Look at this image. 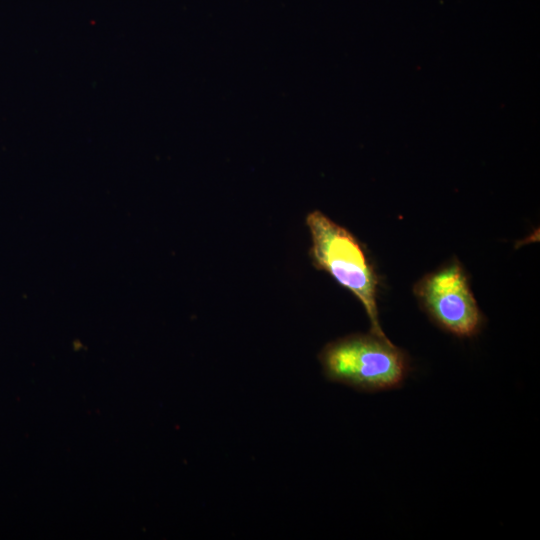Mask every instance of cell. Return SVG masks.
I'll return each instance as SVG.
<instances>
[{
	"instance_id": "6da1fadb",
	"label": "cell",
	"mask_w": 540,
	"mask_h": 540,
	"mask_svg": "<svg viewBox=\"0 0 540 540\" xmlns=\"http://www.w3.org/2000/svg\"><path fill=\"white\" fill-rule=\"evenodd\" d=\"M319 360L329 380L368 392L400 386L409 371L405 353L373 333L337 339L322 349Z\"/></svg>"
},
{
	"instance_id": "3957f363",
	"label": "cell",
	"mask_w": 540,
	"mask_h": 540,
	"mask_svg": "<svg viewBox=\"0 0 540 540\" xmlns=\"http://www.w3.org/2000/svg\"><path fill=\"white\" fill-rule=\"evenodd\" d=\"M414 291L441 328L460 337L472 336L479 330L481 312L458 262L426 275Z\"/></svg>"
},
{
	"instance_id": "7a4b0ae2",
	"label": "cell",
	"mask_w": 540,
	"mask_h": 540,
	"mask_svg": "<svg viewBox=\"0 0 540 540\" xmlns=\"http://www.w3.org/2000/svg\"><path fill=\"white\" fill-rule=\"evenodd\" d=\"M311 234L310 257L314 266L329 273L362 303L371 325V333L387 338L378 316L377 276L358 240L344 227L320 211L308 214Z\"/></svg>"
}]
</instances>
